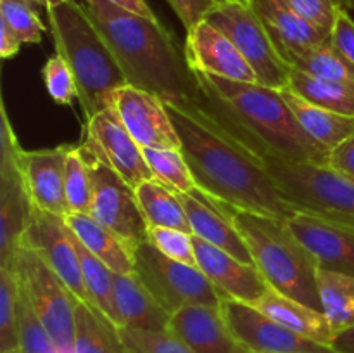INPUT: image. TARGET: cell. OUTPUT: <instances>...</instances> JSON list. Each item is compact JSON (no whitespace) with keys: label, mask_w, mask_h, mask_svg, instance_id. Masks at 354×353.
<instances>
[{"label":"cell","mask_w":354,"mask_h":353,"mask_svg":"<svg viewBox=\"0 0 354 353\" xmlns=\"http://www.w3.org/2000/svg\"><path fill=\"white\" fill-rule=\"evenodd\" d=\"M147 239L168 258L197 266L194 234L169 227H149Z\"/></svg>","instance_id":"obj_39"},{"label":"cell","mask_w":354,"mask_h":353,"mask_svg":"<svg viewBox=\"0 0 354 353\" xmlns=\"http://www.w3.org/2000/svg\"><path fill=\"white\" fill-rule=\"evenodd\" d=\"M185 57L194 73L221 76L242 83H258L254 69L249 66L237 45L218 28L199 21L187 31Z\"/></svg>","instance_id":"obj_16"},{"label":"cell","mask_w":354,"mask_h":353,"mask_svg":"<svg viewBox=\"0 0 354 353\" xmlns=\"http://www.w3.org/2000/svg\"><path fill=\"white\" fill-rule=\"evenodd\" d=\"M114 298L123 327L152 332L168 331L171 314L154 300L135 272H114Z\"/></svg>","instance_id":"obj_23"},{"label":"cell","mask_w":354,"mask_h":353,"mask_svg":"<svg viewBox=\"0 0 354 353\" xmlns=\"http://www.w3.org/2000/svg\"><path fill=\"white\" fill-rule=\"evenodd\" d=\"M339 3V7L346 10H353L354 9V0H335Z\"/></svg>","instance_id":"obj_48"},{"label":"cell","mask_w":354,"mask_h":353,"mask_svg":"<svg viewBox=\"0 0 354 353\" xmlns=\"http://www.w3.org/2000/svg\"><path fill=\"white\" fill-rule=\"evenodd\" d=\"M252 307L282 324L283 327L290 329L304 338L322 343V345L332 346L335 336H337L332 325L328 324L324 311L315 310V308L308 307L294 298L286 296L272 287Z\"/></svg>","instance_id":"obj_24"},{"label":"cell","mask_w":354,"mask_h":353,"mask_svg":"<svg viewBox=\"0 0 354 353\" xmlns=\"http://www.w3.org/2000/svg\"><path fill=\"white\" fill-rule=\"evenodd\" d=\"M114 107L127 130L142 149L182 147L161 97L133 85H124L114 96Z\"/></svg>","instance_id":"obj_15"},{"label":"cell","mask_w":354,"mask_h":353,"mask_svg":"<svg viewBox=\"0 0 354 353\" xmlns=\"http://www.w3.org/2000/svg\"><path fill=\"white\" fill-rule=\"evenodd\" d=\"M138 204L149 227H169L192 234L185 208L178 192L169 189L159 180L151 179L135 189Z\"/></svg>","instance_id":"obj_28"},{"label":"cell","mask_w":354,"mask_h":353,"mask_svg":"<svg viewBox=\"0 0 354 353\" xmlns=\"http://www.w3.org/2000/svg\"><path fill=\"white\" fill-rule=\"evenodd\" d=\"M75 353H128L120 327L102 311L80 300L75 310Z\"/></svg>","instance_id":"obj_27"},{"label":"cell","mask_w":354,"mask_h":353,"mask_svg":"<svg viewBox=\"0 0 354 353\" xmlns=\"http://www.w3.org/2000/svg\"><path fill=\"white\" fill-rule=\"evenodd\" d=\"M196 187L221 204L289 220L297 208L266 170L194 100L165 102Z\"/></svg>","instance_id":"obj_1"},{"label":"cell","mask_w":354,"mask_h":353,"mask_svg":"<svg viewBox=\"0 0 354 353\" xmlns=\"http://www.w3.org/2000/svg\"><path fill=\"white\" fill-rule=\"evenodd\" d=\"M318 293L322 311L335 334L354 325V277L318 269Z\"/></svg>","instance_id":"obj_30"},{"label":"cell","mask_w":354,"mask_h":353,"mask_svg":"<svg viewBox=\"0 0 354 353\" xmlns=\"http://www.w3.org/2000/svg\"><path fill=\"white\" fill-rule=\"evenodd\" d=\"M71 237L73 242H75L76 253H78L83 280H85L86 291H88L90 294L92 307L102 311L114 325L123 327L121 317L120 314H118L116 298H114V272L102 262V260H99L95 255H92V253L82 244V241L73 234V230Z\"/></svg>","instance_id":"obj_31"},{"label":"cell","mask_w":354,"mask_h":353,"mask_svg":"<svg viewBox=\"0 0 354 353\" xmlns=\"http://www.w3.org/2000/svg\"><path fill=\"white\" fill-rule=\"evenodd\" d=\"M289 89L315 106L354 116V87L290 68Z\"/></svg>","instance_id":"obj_29"},{"label":"cell","mask_w":354,"mask_h":353,"mask_svg":"<svg viewBox=\"0 0 354 353\" xmlns=\"http://www.w3.org/2000/svg\"><path fill=\"white\" fill-rule=\"evenodd\" d=\"M17 350L21 353H59L54 339L24 294L23 286L17 308Z\"/></svg>","instance_id":"obj_36"},{"label":"cell","mask_w":354,"mask_h":353,"mask_svg":"<svg viewBox=\"0 0 354 353\" xmlns=\"http://www.w3.org/2000/svg\"><path fill=\"white\" fill-rule=\"evenodd\" d=\"M144 156L156 180L175 192H192L196 182L180 149L144 147Z\"/></svg>","instance_id":"obj_33"},{"label":"cell","mask_w":354,"mask_h":353,"mask_svg":"<svg viewBox=\"0 0 354 353\" xmlns=\"http://www.w3.org/2000/svg\"><path fill=\"white\" fill-rule=\"evenodd\" d=\"M7 353H21L19 350H14V352H7Z\"/></svg>","instance_id":"obj_52"},{"label":"cell","mask_w":354,"mask_h":353,"mask_svg":"<svg viewBox=\"0 0 354 353\" xmlns=\"http://www.w3.org/2000/svg\"><path fill=\"white\" fill-rule=\"evenodd\" d=\"M12 269L19 275L24 294L59 352H75V310L78 298L33 249L21 248Z\"/></svg>","instance_id":"obj_8"},{"label":"cell","mask_w":354,"mask_h":353,"mask_svg":"<svg viewBox=\"0 0 354 353\" xmlns=\"http://www.w3.org/2000/svg\"><path fill=\"white\" fill-rule=\"evenodd\" d=\"M47 2H48V7H54V6H59V3H62V2H68V0H47Z\"/></svg>","instance_id":"obj_49"},{"label":"cell","mask_w":354,"mask_h":353,"mask_svg":"<svg viewBox=\"0 0 354 353\" xmlns=\"http://www.w3.org/2000/svg\"><path fill=\"white\" fill-rule=\"evenodd\" d=\"M280 92H282L287 106L292 109L301 128L315 142L324 145L328 151H332L341 142L354 135V116H346V114H339L325 109V107L315 106V104L308 102L303 97L294 93L289 87L282 89Z\"/></svg>","instance_id":"obj_25"},{"label":"cell","mask_w":354,"mask_h":353,"mask_svg":"<svg viewBox=\"0 0 354 353\" xmlns=\"http://www.w3.org/2000/svg\"><path fill=\"white\" fill-rule=\"evenodd\" d=\"M33 6V0H0V17L23 44H40L45 31Z\"/></svg>","instance_id":"obj_37"},{"label":"cell","mask_w":354,"mask_h":353,"mask_svg":"<svg viewBox=\"0 0 354 353\" xmlns=\"http://www.w3.org/2000/svg\"><path fill=\"white\" fill-rule=\"evenodd\" d=\"M23 42L19 40L16 33L10 30L9 24L0 17V55L3 59H10L14 55H17Z\"/></svg>","instance_id":"obj_45"},{"label":"cell","mask_w":354,"mask_h":353,"mask_svg":"<svg viewBox=\"0 0 354 353\" xmlns=\"http://www.w3.org/2000/svg\"><path fill=\"white\" fill-rule=\"evenodd\" d=\"M248 6L261 21L286 62L330 40L301 19L287 0H248Z\"/></svg>","instance_id":"obj_22"},{"label":"cell","mask_w":354,"mask_h":353,"mask_svg":"<svg viewBox=\"0 0 354 353\" xmlns=\"http://www.w3.org/2000/svg\"><path fill=\"white\" fill-rule=\"evenodd\" d=\"M21 248L37 251L80 301L92 305L71 237V228L66 224L64 217L35 208Z\"/></svg>","instance_id":"obj_14"},{"label":"cell","mask_w":354,"mask_h":353,"mask_svg":"<svg viewBox=\"0 0 354 353\" xmlns=\"http://www.w3.org/2000/svg\"><path fill=\"white\" fill-rule=\"evenodd\" d=\"M64 190L69 213H90L92 183L88 165L80 145H69L64 168Z\"/></svg>","instance_id":"obj_35"},{"label":"cell","mask_w":354,"mask_h":353,"mask_svg":"<svg viewBox=\"0 0 354 353\" xmlns=\"http://www.w3.org/2000/svg\"><path fill=\"white\" fill-rule=\"evenodd\" d=\"M33 2L37 3V6L44 7V9H47V7H48V2H47V0H33Z\"/></svg>","instance_id":"obj_50"},{"label":"cell","mask_w":354,"mask_h":353,"mask_svg":"<svg viewBox=\"0 0 354 353\" xmlns=\"http://www.w3.org/2000/svg\"><path fill=\"white\" fill-rule=\"evenodd\" d=\"M201 100L234 121L272 154L289 161L328 166L330 151L301 128L282 92L259 83L194 73Z\"/></svg>","instance_id":"obj_3"},{"label":"cell","mask_w":354,"mask_h":353,"mask_svg":"<svg viewBox=\"0 0 354 353\" xmlns=\"http://www.w3.org/2000/svg\"><path fill=\"white\" fill-rule=\"evenodd\" d=\"M178 197L185 208L194 235L223 249L239 262L254 265L249 246L245 244L244 237L237 230L223 204L214 201L197 187L192 192H178Z\"/></svg>","instance_id":"obj_19"},{"label":"cell","mask_w":354,"mask_h":353,"mask_svg":"<svg viewBox=\"0 0 354 353\" xmlns=\"http://www.w3.org/2000/svg\"><path fill=\"white\" fill-rule=\"evenodd\" d=\"M328 166L341 175L354 180V135L332 149Z\"/></svg>","instance_id":"obj_44"},{"label":"cell","mask_w":354,"mask_h":353,"mask_svg":"<svg viewBox=\"0 0 354 353\" xmlns=\"http://www.w3.org/2000/svg\"><path fill=\"white\" fill-rule=\"evenodd\" d=\"M64 220L73 234L82 241V244L92 255L102 260L113 272H133V258H131L130 248L106 225L97 221L90 213H69L66 215Z\"/></svg>","instance_id":"obj_26"},{"label":"cell","mask_w":354,"mask_h":353,"mask_svg":"<svg viewBox=\"0 0 354 353\" xmlns=\"http://www.w3.org/2000/svg\"><path fill=\"white\" fill-rule=\"evenodd\" d=\"M82 145L109 165L133 189L145 180L154 179L144 149L127 130L114 106L86 120L85 141Z\"/></svg>","instance_id":"obj_13"},{"label":"cell","mask_w":354,"mask_h":353,"mask_svg":"<svg viewBox=\"0 0 354 353\" xmlns=\"http://www.w3.org/2000/svg\"><path fill=\"white\" fill-rule=\"evenodd\" d=\"M204 19L223 31L237 45L245 61L254 69L259 85L277 90L289 87L290 66L279 54L272 37L248 3H216Z\"/></svg>","instance_id":"obj_10"},{"label":"cell","mask_w":354,"mask_h":353,"mask_svg":"<svg viewBox=\"0 0 354 353\" xmlns=\"http://www.w3.org/2000/svg\"><path fill=\"white\" fill-rule=\"evenodd\" d=\"M121 341L128 353H196L171 332H152L120 327Z\"/></svg>","instance_id":"obj_38"},{"label":"cell","mask_w":354,"mask_h":353,"mask_svg":"<svg viewBox=\"0 0 354 353\" xmlns=\"http://www.w3.org/2000/svg\"><path fill=\"white\" fill-rule=\"evenodd\" d=\"M287 2L301 19L330 38L339 10L342 9L335 0H287Z\"/></svg>","instance_id":"obj_41"},{"label":"cell","mask_w":354,"mask_h":353,"mask_svg":"<svg viewBox=\"0 0 354 353\" xmlns=\"http://www.w3.org/2000/svg\"><path fill=\"white\" fill-rule=\"evenodd\" d=\"M52 40L75 76L78 100L86 120L114 106V96L128 85L109 45L82 3L68 0L48 7Z\"/></svg>","instance_id":"obj_5"},{"label":"cell","mask_w":354,"mask_h":353,"mask_svg":"<svg viewBox=\"0 0 354 353\" xmlns=\"http://www.w3.org/2000/svg\"><path fill=\"white\" fill-rule=\"evenodd\" d=\"M133 272L168 314L190 305L220 308L221 294L199 266L162 255L149 239L131 249Z\"/></svg>","instance_id":"obj_7"},{"label":"cell","mask_w":354,"mask_h":353,"mask_svg":"<svg viewBox=\"0 0 354 353\" xmlns=\"http://www.w3.org/2000/svg\"><path fill=\"white\" fill-rule=\"evenodd\" d=\"M332 348L337 353H354V325L335 336Z\"/></svg>","instance_id":"obj_47"},{"label":"cell","mask_w":354,"mask_h":353,"mask_svg":"<svg viewBox=\"0 0 354 353\" xmlns=\"http://www.w3.org/2000/svg\"><path fill=\"white\" fill-rule=\"evenodd\" d=\"M223 208L249 246L254 265L268 286L322 311L317 282L320 266L310 249L290 230L287 220L237 210L228 204Z\"/></svg>","instance_id":"obj_6"},{"label":"cell","mask_w":354,"mask_h":353,"mask_svg":"<svg viewBox=\"0 0 354 353\" xmlns=\"http://www.w3.org/2000/svg\"><path fill=\"white\" fill-rule=\"evenodd\" d=\"M80 147L88 165L90 183H92L90 215L113 230L118 237L123 239L131 251L138 242L147 239L149 230V225L138 204L137 192L102 159L92 154L82 144Z\"/></svg>","instance_id":"obj_11"},{"label":"cell","mask_w":354,"mask_h":353,"mask_svg":"<svg viewBox=\"0 0 354 353\" xmlns=\"http://www.w3.org/2000/svg\"><path fill=\"white\" fill-rule=\"evenodd\" d=\"M109 2L116 3V6L124 7V9L131 10L135 14H140V16L151 17V19H156V14L152 12V9L149 7V3L145 0H109Z\"/></svg>","instance_id":"obj_46"},{"label":"cell","mask_w":354,"mask_h":353,"mask_svg":"<svg viewBox=\"0 0 354 353\" xmlns=\"http://www.w3.org/2000/svg\"><path fill=\"white\" fill-rule=\"evenodd\" d=\"M0 114V266L12 269L35 206L21 165L23 147L7 116L6 104Z\"/></svg>","instance_id":"obj_9"},{"label":"cell","mask_w":354,"mask_h":353,"mask_svg":"<svg viewBox=\"0 0 354 353\" xmlns=\"http://www.w3.org/2000/svg\"><path fill=\"white\" fill-rule=\"evenodd\" d=\"M220 311L232 334L249 353H337L332 346L283 327L249 303L221 298Z\"/></svg>","instance_id":"obj_12"},{"label":"cell","mask_w":354,"mask_h":353,"mask_svg":"<svg viewBox=\"0 0 354 353\" xmlns=\"http://www.w3.org/2000/svg\"><path fill=\"white\" fill-rule=\"evenodd\" d=\"M59 353H64V352H59ZM71 353H75V352H71Z\"/></svg>","instance_id":"obj_53"},{"label":"cell","mask_w":354,"mask_h":353,"mask_svg":"<svg viewBox=\"0 0 354 353\" xmlns=\"http://www.w3.org/2000/svg\"><path fill=\"white\" fill-rule=\"evenodd\" d=\"M21 280L14 269L0 266V353L17 350Z\"/></svg>","instance_id":"obj_34"},{"label":"cell","mask_w":354,"mask_h":353,"mask_svg":"<svg viewBox=\"0 0 354 353\" xmlns=\"http://www.w3.org/2000/svg\"><path fill=\"white\" fill-rule=\"evenodd\" d=\"M187 31L192 30L216 6L214 0H166Z\"/></svg>","instance_id":"obj_43"},{"label":"cell","mask_w":354,"mask_h":353,"mask_svg":"<svg viewBox=\"0 0 354 353\" xmlns=\"http://www.w3.org/2000/svg\"><path fill=\"white\" fill-rule=\"evenodd\" d=\"M194 251L197 266L216 287L221 298L254 305L270 289L258 266L239 262L227 251L197 235H194Z\"/></svg>","instance_id":"obj_17"},{"label":"cell","mask_w":354,"mask_h":353,"mask_svg":"<svg viewBox=\"0 0 354 353\" xmlns=\"http://www.w3.org/2000/svg\"><path fill=\"white\" fill-rule=\"evenodd\" d=\"M44 78L48 93L52 99L62 106H71L73 100L78 99V89H76L75 76L69 69L68 62L61 54L55 52L47 59L44 66Z\"/></svg>","instance_id":"obj_40"},{"label":"cell","mask_w":354,"mask_h":353,"mask_svg":"<svg viewBox=\"0 0 354 353\" xmlns=\"http://www.w3.org/2000/svg\"><path fill=\"white\" fill-rule=\"evenodd\" d=\"M68 151L69 145H59L54 149H38V151L23 149L21 154V165L33 206L59 217L69 215L64 190Z\"/></svg>","instance_id":"obj_21"},{"label":"cell","mask_w":354,"mask_h":353,"mask_svg":"<svg viewBox=\"0 0 354 353\" xmlns=\"http://www.w3.org/2000/svg\"><path fill=\"white\" fill-rule=\"evenodd\" d=\"M287 64L299 71L310 73V75L337 80V82L354 87V64L332 47L330 40L304 52V54L294 55Z\"/></svg>","instance_id":"obj_32"},{"label":"cell","mask_w":354,"mask_h":353,"mask_svg":"<svg viewBox=\"0 0 354 353\" xmlns=\"http://www.w3.org/2000/svg\"><path fill=\"white\" fill-rule=\"evenodd\" d=\"M83 7L128 85L147 90L165 102H189L199 93L194 71L171 31L159 19L140 16L109 0H85Z\"/></svg>","instance_id":"obj_2"},{"label":"cell","mask_w":354,"mask_h":353,"mask_svg":"<svg viewBox=\"0 0 354 353\" xmlns=\"http://www.w3.org/2000/svg\"><path fill=\"white\" fill-rule=\"evenodd\" d=\"M290 230L317 258L318 266L354 277V230L308 213L287 220Z\"/></svg>","instance_id":"obj_18"},{"label":"cell","mask_w":354,"mask_h":353,"mask_svg":"<svg viewBox=\"0 0 354 353\" xmlns=\"http://www.w3.org/2000/svg\"><path fill=\"white\" fill-rule=\"evenodd\" d=\"M35 6H37V3H35Z\"/></svg>","instance_id":"obj_54"},{"label":"cell","mask_w":354,"mask_h":353,"mask_svg":"<svg viewBox=\"0 0 354 353\" xmlns=\"http://www.w3.org/2000/svg\"><path fill=\"white\" fill-rule=\"evenodd\" d=\"M218 127L234 138L244 151H248L266 170L280 192L299 213L313 215L334 224L344 225L354 230V180L341 175L330 166L311 165V163L289 161L272 154L263 145L252 141L245 132L220 111L207 106L199 97L194 99Z\"/></svg>","instance_id":"obj_4"},{"label":"cell","mask_w":354,"mask_h":353,"mask_svg":"<svg viewBox=\"0 0 354 353\" xmlns=\"http://www.w3.org/2000/svg\"><path fill=\"white\" fill-rule=\"evenodd\" d=\"M168 332L196 353H249L232 334L220 308L190 305L171 314Z\"/></svg>","instance_id":"obj_20"},{"label":"cell","mask_w":354,"mask_h":353,"mask_svg":"<svg viewBox=\"0 0 354 353\" xmlns=\"http://www.w3.org/2000/svg\"><path fill=\"white\" fill-rule=\"evenodd\" d=\"M330 44L339 54L354 64V19L349 16V10H339L334 30L330 33Z\"/></svg>","instance_id":"obj_42"},{"label":"cell","mask_w":354,"mask_h":353,"mask_svg":"<svg viewBox=\"0 0 354 353\" xmlns=\"http://www.w3.org/2000/svg\"><path fill=\"white\" fill-rule=\"evenodd\" d=\"M216 3H225V2H244L248 3V0H214Z\"/></svg>","instance_id":"obj_51"}]
</instances>
